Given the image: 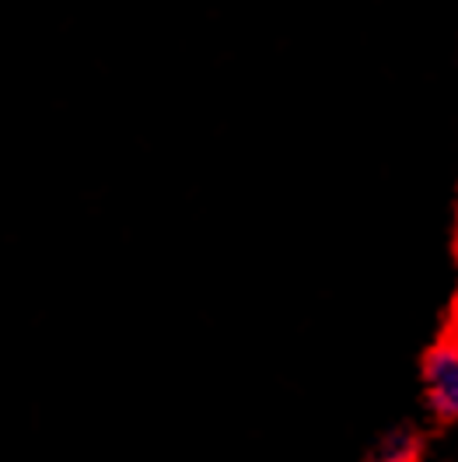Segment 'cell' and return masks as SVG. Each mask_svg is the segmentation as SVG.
I'll use <instances>...</instances> for the list:
<instances>
[{"label":"cell","mask_w":458,"mask_h":462,"mask_svg":"<svg viewBox=\"0 0 458 462\" xmlns=\"http://www.w3.org/2000/svg\"><path fill=\"white\" fill-rule=\"evenodd\" d=\"M427 382V403L437 417L455 420L458 417V346H434L424 365Z\"/></svg>","instance_id":"6da1fadb"}]
</instances>
